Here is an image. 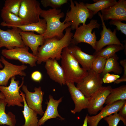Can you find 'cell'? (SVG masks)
Instances as JSON below:
<instances>
[{
	"label": "cell",
	"instance_id": "24",
	"mask_svg": "<svg viewBox=\"0 0 126 126\" xmlns=\"http://www.w3.org/2000/svg\"><path fill=\"white\" fill-rule=\"evenodd\" d=\"M7 104L4 99H0V125L15 126L17 120L15 115L11 112L7 114L5 112V107Z\"/></svg>",
	"mask_w": 126,
	"mask_h": 126
},
{
	"label": "cell",
	"instance_id": "2",
	"mask_svg": "<svg viewBox=\"0 0 126 126\" xmlns=\"http://www.w3.org/2000/svg\"><path fill=\"white\" fill-rule=\"evenodd\" d=\"M40 16L46 21L47 27L44 34L46 40L56 37L60 39L64 36V31L70 27L71 22H61L60 19L64 16V14L60 9H49L47 10H42Z\"/></svg>",
	"mask_w": 126,
	"mask_h": 126
},
{
	"label": "cell",
	"instance_id": "4",
	"mask_svg": "<svg viewBox=\"0 0 126 126\" xmlns=\"http://www.w3.org/2000/svg\"><path fill=\"white\" fill-rule=\"evenodd\" d=\"M70 5L71 9L66 12L64 21L65 23L71 22L70 27L71 30H76L80 24H86L87 19H91L94 16L92 11L88 9L83 2H74L71 0Z\"/></svg>",
	"mask_w": 126,
	"mask_h": 126
},
{
	"label": "cell",
	"instance_id": "8",
	"mask_svg": "<svg viewBox=\"0 0 126 126\" xmlns=\"http://www.w3.org/2000/svg\"><path fill=\"white\" fill-rule=\"evenodd\" d=\"M29 47H16L12 49H2L1 53L4 57L9 60H18L23 64H28L31 67L36 66L37 56L28 51Z\"/></svg>",
	"mask_w": 126,
	"mask_h": 126
},
{
	"label": "cell",
	"instance_id": "29",
	"mask_svg": "<svg viewBox=\"0 0 126 126\" xmlns=\"http://www.w3.org/2000/svg\"><path fill=\"white\" fill-rule=\"evenodd\" d=\"M124 49L123 45L113 44L108 45L105 48H103L99 51L95 52L93 55L104 57L106 59L114 56L116 52Z\"/></svg>",
	"mask_w": 126,
	"mask_h": 126
},
{
	"label": "cell",
	"instance_id": "13",
	"mask_svg": "<svg viewBox=\"0 0 126 126\" xmlns=\"http://www.w3.org/2000/svg\"><path fill=\"white\" fill-rule=\"evenodd\" d=\"M22 87L25 93V98L28 106L37 114L43 115L44 112L42 109V103L44 93L42 91L41 87H35L34 91L32 92L28 91L26 85H23Z\"/></svg>",
	"mask_w": 126,
	"mask_h": 126
},
{
	"label": "cell",
	"instance_id": "40",
	"mask_svg": "<svg viewBox=\"0 0 126 126\" xmlns=\"http://www.w3.org/2000/svg\"><path fill=\"white\" fill-rule=\"evenodd\" d=\"M5 98L3 94L1 92H0V99H4Z\"/></svg>",
	"mask_w": 126,
	"mask_h": 126
},
{
	"label": "cell",
	"instance_id": "36",
	"mask_svg": "<svg viewBox=\"0 0 126 126\" xmlns=\"http://www.w3.org/2000/svg\"><path fill=\"white\" fill-rule=\"evenodd\" d=\"M120 63L123 68L124 70L123 74L120 78H119L114 82V84H118L123 82L126 81V60L124 59L121 60L120 62Z\"/></svg>",
	"mask_w": 126,
	"mask_h": 126
},
{
	"label": "cell",
	"instance_id": "25",
	"mask_svg": "<svg viewBox=\"0 0 126 126\" xmlns=\"http://www.w3.org/2000/svg\"><path fill=\"white\" fill-rule=\"evenodd\" d=\"M119 58L116 54L112 57L106 59L105 66L102 73L103 77L106 74L111 72L118 75L122 74L123 69L119 65L118 61Z\"/></svg>",
	"mask_w": 126,
	"mask_h": 126
},
{
	"label": "cell",
	"instance_id": "26",
	"mask_svg": "<svg viewBox=\"0 0 126 126\" xmlns=\"http://www.w3.org/2000/svg\"><path fill=\"white\" fill-rule=\"evenodd\" d=\"M13 27H18L24 32H35L39 34H44L46 29L47 24L44 19H40L38 22Z\"/></svg>",
	"mask_w": 126,
	"mask_h": 126
},
{
	"label": "cell",
	"instance_id": "9",
	"mask_svg": "<svg viewBox=\"0 0 126 126\" xmlns=\"http://www.w3.org/2000/svg\"><path fill=\"white\" fill-rule=\"evenodd\" d=\"M42 10L39 2L36 0H22L18 16L28 23H36L40 19Z\"/></svg>",
	"mask_w": 126,
	"mask_h": 126
},
{
	"label": "cell",
	"instance_id": "20",
	"mask_svg": "<svg viewBox=\"0 0 126 126\" xmlns=\"http://www.w3.org/2000/svg\"><path fill=\"white\" fill-rule=\"evenodd\" d=\"M71 44L68 47L70 53L81 65L83 68L87 71L90 70L92 63L96 56L87 54L82 51L79 47Z\"/></svg>",
	"mask_w": 126,
	"mask_h": 126
},
{
	"label": "cell",
	"instance_id": "39",
	"mask_svg": "<svg viewBox=\"0 0 126 126\" xmlns=\"http://www.w3.org/2000/svg\"><path fill=\"white\" fill-rule=\"evenodd\" d=\"M87 114L85 119L84 120V123L82 126H88L87 122Z\"/></svg>",
	"mask_w": 126,
	"mask_h": 126
},
{
	"label": "cell",
	"instance_id": "10",
	"mask_svg": "<svg viewBox=\"0 0 126 126\" xmlns=\"http://www.w3.org/2000/svg\"><path fill=\"white\" fill-rule=\"evenodd\" d=\"M12 28L6 31L0 28V48L5 47L10 49L16 47L26 46L20 34L21 30L17 27Z\"/></svg>",
	"mask_w": 126,
	"mask_h": 126
},
{
	"label": "cell",
	"instance_id": "33",
	"mask_svg": "<svg viewBox=\"0 0 126 126\" xmlns=\"http://www.w3.org/2000/svg\"><path fill=\"white\" fill-rule=\"evenodd\" d=\"M67 0H42L41 3L44 7L50 6L52 9H57L67 3Z\"/></svg>",
	"mask_w": 126,
	"mask_h": 126
},
{
	"label": "cell",
	"instance_id": "21",
	"mask_svg": "<svg viewBox=\"0 0 126 126\" xmlns=\"http://www.w3.org/2000/svg\"><path fill=\"white\" fill-rule=\"evenodd\" d=\"M49 101L47 102V106L46 109L42 117L39 120L38 126H41L44 124L47 120L58 117L61 120H64V118L61 117L59 114L58 107L59 104L62 101L63 97L60 98L58 100L54 99L51 95L49 96Z\"/></svg>",
	"mask_w": 126,
	"mask_h": 126
},
{
	"label": "cell",
	"instance_id": "37",
	"mask_svg": "<svg viewBox=\"0 0 126 126\" xmlns=\"http://www.w3.org/2000/svg\"><path fill=\"white\" fill-rule=\"evenodd\" d=\"M31 77L34 81L37 82H40L42 78V75L40 72L36 71L32 73Z\"/></svg>",
	"mask_w": 126,
	"mask_h": 126
},
{
	"label": "cell",
	"instance_id": "15",
	"mask_svg": "<svg viewBox=\"0 0 126 126\" xmlns=\"http://www.w3.org/2000/svg\"><path fill=\"white\" fill-rule=\"evenodd\" d=\"M98 14L102 21L103 29L100 33V39L96 42L95 52H98L104 46L109 45L116 44L123 45L120 42L116 35V29H114L112 32L110 28H107L101 13L98 12Z\"/></svg>",
	"mask_w": 126,
	"mask_h": 126
},
{
	"label": "cell",
	"instance_id": "41",
	"mask_svg": "<svg viewBox=\"0 0 126 126\" xmlns=\"http://www.w3.org/2000/svg\"><path fill=\"white\" fill-rule=\"evenodd\" d=\"M3 66L1 63V60H0V68H3Z\"/></svg>",
	"mask_w": 126,
	"mask_h": 126
},
{
	"label": "cell",
	"instance_id": "17",
	"mask_svg": "<svg viewBox=\"0 0 126 126\" xmlns=\"http://www.w3.org/2000/svg\"><path fill=\"white\" fill-rule=\"evenodd\" d=\"M75 105V108L71 110V112L75 114L82 109L87 108L88 107V98H86L81 91L75 85L74 83L67 82L66 83Z\"/></svg>",
	"mask_w": 126,
	"mask_h": 126
},
{
	"label": "cell",
	"instance_id": "16",
	"mask_svg": "<svg viewBox=\"0 0 126 126\" xmlns=\"http://www.w3.org/2000/svg\"><path fill=\"white\" fill-rule=\"evenodd\" d=\"M126 102V100H120L106 105L98 114L95 116H89L87 114L88 124L89 126H97L99 122L102 119L118 112Z\"/></svg>",
	"mask_w": 126,
	"mask_h": 126
},
{
	"label": "cell",
	"instance_id": "23",
	"mask_svg": "<svg viewBox=\"0 0 126 126\" xmlns=\"http://www.w3.org/2000/svg\"><path fill=\"white\" fill-rule=\"evenodd\" d=\"M19 91L20 95L23 97L24 103V109L22 112L24 119L25 123L22 126H38L37 114L28 105L25 98V94L20 90Z\"/></svg>",
	"mask_w": 126,
	"mask_h": 126
},
{
	"label": "cell",
	"instance_id": "5",
	"mask_svg": "<svg viewBox=\"0 0 126 126\" xmlns=\"http://www.w3.org/2000/svg\"><path fill=\"white\" fill-rule=\"evenodd\" d=\"M100 26L97 20L93 19L87 24L80 25L73 35L71 44L76 45L81 42L85 43L90 45L95 50L97 37L95 32L92 33V31L94 28L99 29Z\"/></svg>",
	"mask_w": 126,
	"mask_h": 126
},
{
	"label": "cell",
	"instance_id": "22",
	"mask_svg": "<svg viewBox=\"0 0 126 126\" xmlns=\"http://www.w3.org/2000/svg\"><path fill=\"white\" fill-rule=\"evenodd\" d=\"M1 16L3 21L0 25L3 27H12L29 23L19 16L2 9L1 10Z\"/></svg>",
	"mask_w": 126,
	"mask_h": 126
},
{
	"label": "cell",
	"instance_id": "31",
	"mask_svg": "<svg viewBox=\"0 0 126 126\" xmlns=\"http://www.w3.org/2000/svg\"><path fill=\"white\" fill-rule=\"evenodd\" d=\"M106 59L101 56H96L92 63L91 70L98 74L102 73Z\"/></svg>",
	"mask_w": 126,
	"mask_h": 126
},
{
	"label": "cell",
	"instance_id": "30",
	"mask_svg": "<svg viewBox=\"0 0 126 126\" xmlns=\"http://www.w3.org/2000/svg\"><path fill=\"white\" fill-rule=\"evenodd\" d=\"M22 0H6L2 9L18 16L21 3Z\"/></svg>",
	"mask_w": 126,
	"mask_h": 126
},
{
	"label": "cell",
	"instance_id": "32",
	"mask_svg": "<svg viewBox=\"0 0 126 126\" xmlns=\"http://www.w3.org/2000/svg\"><path fill=\"white\" fill-rule=\"evenodd\" d=\"M103 119L108 123V126H117L120 120L123 122L124 125H126V120L122 118L117 112Z\"/></svg>",
	"mask_w": 126,
	"mask_h": 126
},
{
	"label": "cell",
	"instance_id": "34",
	"mask_svg": "<svg viewBox=\"0 0 126 126\" xmlns=\"http://www.w3.org/2000/svg\"><path fill=\"white\" fill-rule=\"evenodd\" d=\"M111 25L116 26V29L126 35V24L122 23L118 20H111L109 22Z\"/></svg>",
	"mask_w": 126,
	"mask_h": 126
},
{
	"label": "cell",
	"instance_id": "1",
	"mask_svg": "<svg viewBox=\"0 0 126 126\" xmlns=\"http://www.w3.org/2000/svg\"><path fill=\"white\" fill-rule=\"evenodd\" d=\"M71 30L70 27L66 28L64 36L60 39L54 37L46 39L44 44L38 49L37 63L40 64L50 59L57 60L61 59L63 49L71 43L74 34Z\"/></svg>",
	"mask_w": 126,
	"mask_h": 126
},
{
	"label": "cell",
	"instance_id": "14",
	"mask_svg": "<svg viewBox=\"0 0 126 126\" xmlns=\"http://www.w3.org/2000/svg\"><path fill=\"white\" fill-rule=\"evenodd\" d=\"M103 20L126 21V0H119L115 4L101 11Z\"/></svg>",
	"mask_w": 126,
	"mask_h": 126
},
{
	"label": "cell",
	"instance_id": "19",
	"mask_svg": "<svg viewBox=\"0 0 126 126\" xmlns=\"http://www.w3.org/2000/svg\"><path fill=\"white\" fill-rule=\"evenodd\" d=\"M20 33L25 46L30 48L32 53L36 56L39 46L42 45L45 42L44 34L37 35L33 32L22 31H20Z\"/></svg>",
	"mask_w": 126,
	"mask_h": 126
},
{
	"label": "cell",
	"instance_id": "3",
	"mask_svg": "<svg viewBox=\"0 0 126 126\" xmlns=\"http://www.w3.org/2000/svg\"><path fill=\"white\" fill-rule=\"evenodd\" d=\"M61 59L66 83L77 84L80 83L87 75L88 71L80 66L79 63L70 52L68 47L63 49Z\"/></svg>",
	"mask_w": 126,
	"mask_h": 126
},
{
	"label": "cell",
	"instance_id": "7",
	"mask_svg": "<svg viewBox=\"0 0 126 126\" xmlns=\"http://www.w3.org/2000/svg\"><path fill=\"white\" fill-rule=\"evenodd\" d=\"M103 83L100 74L90 70L88 71L86 76L76 87L89 98L103 86Z\"/></svg>",
	"mask_w": 126,
	"mask_h": 126
},
{
	"label": "cell",
	"instance_id": "6",
	"mask_svg": "<svg viewBox=\"0 0 126 126\" xmlns=\"http://www.w3.org/2000/svg\"><path fill=\"white\" fill-rule=\"evenodd\" d=\"M22 81L20 86L19 81L15 80V76L11 78L9 86H5L0 85V91L4 94V99L7 104V106H14L15 105L23 107V102L22 97L19 93L20 88L22 87L24 82V78H22Z\"/></svg>",
	"mask_w": 126,
	"mask_h": 126
},
{
	"label": "cell",
	"instance_id": "35",
	"mask_svg": "<svg viewBox=\"0 0 126 126\" xmlns=\"http://www.w3.org/2000/svg\"><path fill=\"white\" fill-rule=\"evenodd\" d=\"M120 78V76L119 75L107 73L103 76L102 80L103 83H109L114 82Z\"/></svg>",
	"mask_w": 126,
	"mask_h": 126
},
{
	"label": "cell",
	"instance_id": "12",
	"mask_svg": "<svg viewBox=\"0 0 126 126\" xmlns=\"http://www.w3.org/2000/svg\"><path fill=\"white\" fill-rule=\"evenodd\" d=\"M112 89L110 85L103 86L88 98V105L87 109L90 115H95L102 109L106 98Z\"/></svg>",
	"mask_w": 126,
	"mask_h": 126
},
{
	"label": "cell",
	"instance_id": "11",
	"mask_svg": "<svg viewBox=\"0 0 126 126\" xmlns=\"http://www.w3.org/2000/svg\"><path fill=\"white\" fill-rule=\"evenodd\" d=\"M0 57L1 62L4 65V68L0 70V85L6 86L9 79L16 75L21 76L26 75L24 71L27 66L24 65H17L10 63L2 56Z\"/></svg>",
	"mask_w": 126,
	"mask_h": 126
},
{
	"label": "cell",
	"instance_id": "27",
	"mask_svg": "<svg viewBox=\"0 0 126 126\" xmlns=\"http://www.w3.org/2000/svg\"><path fill=\"white\" fill-rule=\"evenodd\" d=\"M126 100V85L112 89L105 102L106 105L111 104L117 101Z\"/></svg>",
	"mask_w": 126,
	"mask_h": 126
},
{
	"label": "cell",
	"instance_id": "18",
	"mask_svg": "<svg viewBox=\"0 0 126 126\" xmlns=\"http://www.w3.org/2000/svg\"><path fill=\"white\" fill-rule=\"evenodd\" d=\"M45 68L50 78L61 86L66 84L63 69L55 59H50L45 62Z\"/></svg>",
	"mask_w": 126,
	"mask_h": 126
},
{
	"label": "cell",
	"instance_id": "28",
	"mask_svg": "<svg viewBox=\"0 0 126 126\" xmlns=\"http://www.w3.org/2000/svg\"><path fill=\"white\" fill-rule=\"evenodd\" d=\"M94 3L85 4L87 8L92 12L94 15L101 11L115 4L116 0H93Z\"/></svg>",
	"mask_w": 126,
	"mask_h": 126
},
{
	"label": "cell",
	"instance_id": "38",
	"mask_svg": "<svg viewBox=\"0 0 126 126\" xmlns=\"http://www.w3.org/2000/svg\"><path fill=\"white\" fill-rule=\"evenodd\" d=\"M119 112V115L123 119L126 120V102Z\"/></svg>",
	"mask_w": 126,
	"mask_h": 126
}]
</instances>
